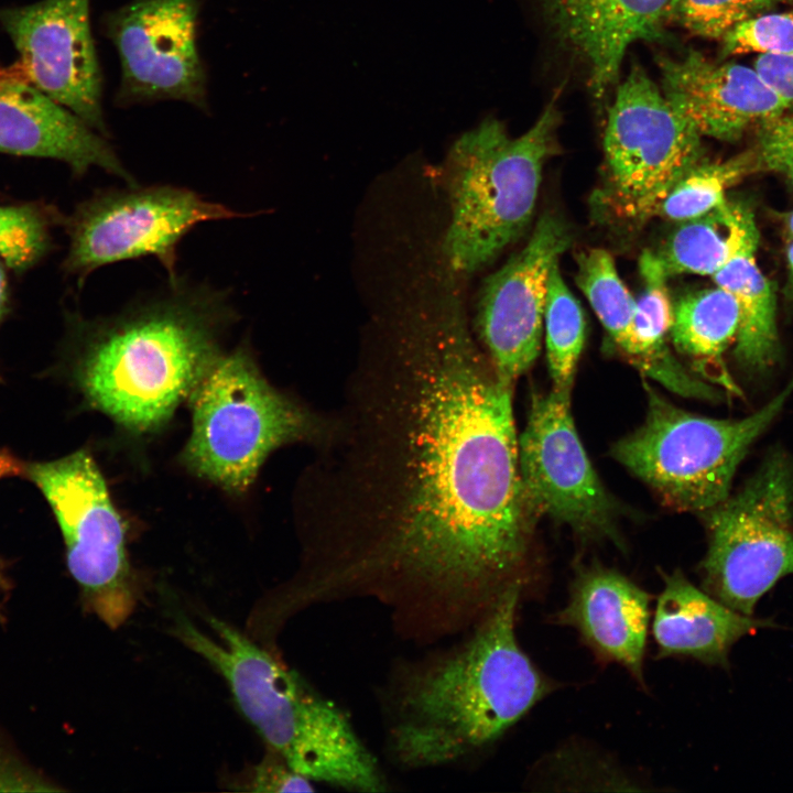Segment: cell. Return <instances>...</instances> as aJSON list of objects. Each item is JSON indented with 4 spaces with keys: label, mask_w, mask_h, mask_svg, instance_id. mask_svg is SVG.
I'll return each mask as SVG.
<instances>
[{
    "label": "cell",
    "mask_w": 793,
    "mask_h": 793,
    "mask_svg": "<svg viewBox=\"0 0 793 793\" xmlns=\"http://www.w3.org/2000/svg\"><path fill=\"white\" fill-rule=\"evenodd\" d=\"M793 0H673L670 21L691 33L720 41L738 23Z\"/></svg>",
    "instance_id": "29"
},
{
    "label": "cell",
    "mask_w": 793,
    "mask_h": 793,
    "mask_svg": "<svg viewBox=\"0 0 793 793\" xmlns=\"http://www.w3.org/2000/svg\"><path fill=\"white\" fill-rule=\"evenodd\" d=\"M721 57L793 51V11L764 12L738 23L721 40Z\"/></svg>",
    "instance_id": "30"
},
{
    "label": "cell",
    "mask_w": 793,
    "mask_h": 793,
    "mask_svg": "<svg viewBox=\"0 0 793 793\" xmlns=\"http://www.w3.org/2000/svg\"><path fill=\"white\" fill-rule=\"evenodd\" d=\"M189 400L192 430L183 450L196 476L236 495L253 485L278 448L323 437L327 415L273 387L246 345L221 352Z\"/></svg>",
    "instance_id": "6"
},
{
    "label": "cell",
    "mask_w": 793,
    "mask_h": 793,
    "mask_svg": "<svg viewBox=\"0 0 793 793\" xmlns=\"http://www.w3.org/2000/svg\"><path fill=\"white\" fill-rule=\"evenodd\" d=\"M753 68L783 99L787 110L793 111V51L759 55Z\"/></svg>",
    "instance_id": "34"
},
{
    "label": "cell",
    "mask_w": 793,
    "mask_h": 793,
    "mask_svg": "<svg viewBox=\"0 0 793 793\" xmlns=\"http://www.w3.org/2000/svg\"><path fill=\"white\" fill-rule=\"evenodd\" d=\"M705 591L751 616L779 579L793 575V463L772 450L736 493L703 512Z\"/></svg>",
    "instance_id": "8"
},
{
    "label": "cell",
    "mask_w": 793,
    "mask_h": 793,
    "mask_svg": "<svg viewBox=\"0 0 793 793\" xmlns=\"http://www.w3.org/2000/svg\"><path fill=\"white\" fill-rule=\"evenodd\" d=\"M24 469L55 515L84 607L110 629L119 628L134 611L141 590L124 520L98 465L82 449Z\"/></svg>",
    "instance_id": "9"
},
{
    "label": "cell",
    "mask_w": 793,
    "mask_h": 793,
    "mask_svg": "<svg viewBox=\"0 0 793 793\" xmlns=\"http://www.w3.org/2000/svg\"><path fill=\"white\" fill-rule=\"evenodd\" d=\"M650 600L627 576L591 565L577 572L568 602L555 615V622L573 627L601 661L623 666L643 684Z\"/></svg>",
    "instance_id": "19"
},
{
    "label": "cell",
    "mask_w": 793,
    "mask_h": 793,
    "mask_svg": "<svg viewBox=\"0 0 793 793\" xmlns=\"http://www.w3.org/2000/svg\"><path fill=\"white\" fill-rule=\"evenodd\" d=\"M569 390L534 393L518 437L519 470L536 518L547 515L585 539L617 543V504L594 469L571 410Z\"/></svg>",
    "instance_id": "12"
},
{
    "label": "cell",
    "mask_w": 793,
    "mask_h": 793,
    "mask_svg": "<svg viewBox=\"0 0 793 793\" xmlns=\"http://www.w3.org/2000/svg\"><path fill=\"white\" fill-rule=\"evenodd\" d=\"M206 620L216 639L183 615L175 616L173 633L224 677L268 749L312 782L363 793L389 789L340 707L230 623L214 616Z\"/></svg>",
    "instance_id": "4"
},
{
    "label": "cell",
    "mask_w": 793,
    "mask_h": 793,
    "mask_svg": "<svg viewBox=\"0 0 793 793\" xmlns=\"http://www.w3.org/2000/svg\"><path fill=\"white\" fill-rule=\"evenodd\" d=\"M9 309V289L2 261H0V325Z\"/></svg>",
    "instance_id": "36"
},
{
    "label": "cell",
    "mask_w": 793,
    "mask_h": 793,
    "mask_svg": "<svg viewBox=\"0 0 793 793\" xmlns=\"http://www.w3.org/2000/svg\"><path fill=\"white\" fill-rule=\"evenodd\" d=\"M652 631L658 658L685 656L725 665L731 647L768 621L742 615L694 586L681 571L662 573Z\"/></svg>",
    "instance_id": "21"
},
{
    "label": "cell",
    "mask_w": 793,
    "mask_h": 793,
    "mask_svg": "<svg viewBox=\"0 0 793 793\" xmlns=\"http://www.w3.org/2000/svg\"><path fill=\"white\" fill-rule=\"evenodd\" d=\"M786 259H787L789 268H790L792 280H793V238H790L787 247H786Z\"/></svg>",
    "instance_id": "37"
},
{
    "label": "cell",
    "mask_w": 793,
    "mask_h": 793,
    "mask_svg": "<svg viewBox=\"0 0 793 793\" xmlns=\"http://www.w3.org/2000/svg\"><path fill=\"white\" fill-rule=\"evenodd\" d=\"M0 153L57 160L78 176L99 167L135 184L107 137L40 90L19 63L0 66Z\"/></svg>",
    "instance_id": "17"
},
{
    "label": "cell",
    "mask_w": 793,
    "mask_h": 793,
    "mask_svg": "<svg viewBox=\"0 0 793 793\" xmlns=\"http://www.w3.org/2000/svg\"><path fill=\"white\" fill-rule=\"evenodd\" d=\"M544 326L552 388L572 391L586 324L583 309L565 283L558 263L548 278Z\"/></svg>",
    "instance_id": "27"
},
{
    "label": "cell",
    "mask_w": 793,
    "mask_h": 793,
    "mask_svg": "<svg viewBox=\"0 0 793 793\" xmlns=\"http://www.w3.org/2000/svg\"><path fill=\"white\" fill-rule=\"evenodd\" d=\"M24 466L7 450H0V479L22 474ZM10 579L7 575L6 564L0 558V595L10 590ZM4 619L0 605V622Z\"/></svg>",
    "instance_id": "35"
},
{
    "label": "cell",
    "mask_w": 793,
    "mask_h": 793,
    "mask_svg": "<svg viewBox=\"0 0 793 793\" xmlns=\"http://www.w3.org/2000/svg\"><path fill=\"white\" fill-rule=\"evenodd\" d=\"M700 133L633 64L618 86L604 138L607 197L617 211L642 219L703 162Z\"/></svg>",
    "instance_id": "11"
},
{
    "label": "cell",
    "mask_w": 793,
    "mask_h": 793,
    "mask_svg": "<svg viewBox=\"0 0 793 793\" xmlns=\"http://www.w3.org/2000/svg\"><path fill=\"white\" fill-rule=\"evenodd\" d=\"M739 308L724 289H704L681 297L673 307L670 338L688 359L692 371L704 381L741 398L724 354L735 344L739 329Z\"/></svg>",
    "instance_id": "22"
},
{
    "label": "cell",
    "mask_w": 793,
    "mask_h": 793,
    "mask_svg": "<svg viewBox=\"0 0 793 793\" xmlns=\"http://www.w3.org/2000/svg\"><path fill=\"white\" fill-rule=\"evenodd\" d=\"M756 143L762 172L783 176L793 188V111L786 110L756 126Z\"/></svg>",
    "instance_id": "31"
},
{
    "label": "cell",
    "mask_w": 793,
    "mask_h": 793,
    "mask_svg": "<svg viewBox=\"0 0 793 793\" xmlns=\"http://www.w3.org/2000/svg\"><path fill=\"white\" fill-rule=\"evenodd\" d=\"M521 589L509 587L457 643L392 669L380 703L387 750L399 767L465 761L554 689L517 639Z\"/></svg>",
    "instance_id": "2"
},
{
    "label": "cell",
    "mask_w": 793,
    "mask_h": 793,
    "mask_svg": "<svg viewBox=\"0 0 793 793\" xmlns=\"http://www.w3.org/2000/svg\"><path fill=\"white\" fill-rule=\"evenodd\" d=\"M784 225L790 238H793V211L784 216Z\"/></svg>",
    "instance_id": "38"
},
{
    "label": "cell",
    "mask_w": 793,
    "mask_h": 793,
    "mask_svg": "<svg viewBox=\"0 0 793 793\" xmlns=\"http://www.w3.org/2000/svg\"><path fill=\"white\" fill-rule=\"evenodd\" d=\"M640 272L644 291L636 300L634 336L640 352L637 370L681 397L719 401L720 390L689 372L671 352L667 337L674 305L666 287L669 276L653 252L641 256Z\"/></svg>",
    "instance_id": "23"
},
{
    "label": "cell",
    "mask_w": 793,
    "mask_h": 793,
    "mask_svg": "<svg viewBox=\"0 0 793 793\" xmlns=\"http://www.w3.org/2000/svg\"><path fill=\"white\" fill-rule=\"evenodd\" d=\"M762 172L753 148L719 162H700L669 191L655 214L684 221L723 205L726 193L745 177Z\"/></svg>",
    "instance_id": "25"
},
{
    "label": "cell",
    "mask_w": 793,
    "mask_h": 793,
    "mask_svg": "<svg viewBox=\"0 0 793 793\" xmlns=\"http://www.w3.org/2000/svg\"><path fill=\"white\" fill-rule=\"evenodd\" d=\"M644 388V422L617 441L611 455L669 507L703 513L730 495L738 465L793 394V377L762 408L736 420L687 412L645 381Z\"/></svg>",
    "instance_id": "7"
},
{
    "label": "cell",
    "mask_w": 793,
    "mask_h": 793,
    "mask_svg": "<svg viewBox=\"0 0 793 793\" xmlns=\"http://www.w3.org/2000/svg\"><path fill=\"white\" fill-rule=\"evenodd\" d=\"M346 380L314 445L303 561L284 586L303 608L376 599L403 639L472 628L522 583L533 513L519 470L512 388L458 308L403 327Z\"/></svg>",
    "instance_id": "1"
},
{
    "label": "cell",
    "mask_w": 793,
    "mask_h": 793,
    "mask_svg": "<svg viewBox=\"0 0 793 793\" xmlns=\"http://www.w3.org/2000/svg\"><path fill=\"white\" fill-rule=\"evenodd\" d=\"M662 91L702 137L735 141L751 127L787 110L752 67L713 62L689 50L656 58Z\"/></svg>",
    "instance_id": "16"
},
{
    "label": "cell",
    "mask_w": 793,
    "mask_h": 793,
    "mask_svg": "<svg viewBox=\"0 0 793 793\" xmlns=\"http://www.w3.org/2000/svg\"><path fill=\"white\" fill-rule=\"evenodd\" d=\"M59 790L55 782L34 768L0 731V792Z\"/></svg>",
    "instance_id": "32"
},
{
    "label": "cell",
    "mask_w": 793,
    "mask_h": 793,
    "mask_svg": "<svg viewBox=\"0 0 793 793\" xmlns=\"http://www.w3.org/2000/svg\"><path fill=\"white\" fill-rule=\"evenodd\" d=\"M728 207L730 248L726 261L711 278L735 298L739 308L734 344L738 365L749 374H764L780 354L775 293L756 260L759 237L751 209L732 200H728Z\"/></svg>",
    "instance_id": "20"
},
{
    "label": "cell",
    "mask_w": 793,
    "mask_h": 793,
    "mask_svg": "<svg viewBox=\"0 0 793 793\" xmlns=\"http://www.w3.org/2000/svg\"><path fill=\"white\" fill-rule=\"evenodd\" d=\"M571 238L560 217L543 214L524 247L484 284L478 334L497 374L510 385L540 354L550 273Z\"/></svg>",
    "instance_id": "15"
},
{
    "label": "cell",
    "mask_w": 793,
    "mask_h": 793,
    "mask_svg": "<svg viewBox=\"0 0 793 793\" xmlns=\"http://www.w3.org/2000/svg\"><path fill=\"white\" fill-rule=\"evenodd\" d=\"M245 791L283 793L313 792L312 781L294 771L283 758L268 749L265 757L249 772Z\"/></svg>",
    "instance_id": "33"
},
{
    "label": "cell",
    "mask_w": 793,
    "mask_h": 793,
    "mask_svg": "<svg viewBox=\"0 0 793 793\" xmlns=\"http://www.w3.org/2000/svg\"><path fill=\"white\" fill-rule=\"evenodd\" d=\"M0 25L28 78L105 137L102 76L90 24V0H41L0 8Z\"/></svg>",
    "instance_id": "14"
},
{
    "label": "cell",
    "mask_w": 793,
    "mask_h": 793,
    "mask_svg": "<svg viewBox=\"0 0 793 793\" xmlns=\"http://www.w3.org/2000/svg\"><path fill=\"white\" fill-rule=\"evenodd\" d=\"M730 248L728 199L711 211L681 221L654 253L667 276L692 273L713 276Z\"/></svg>",
    "instance_id": "26"
},
{
    "label": "cell",
    "mask_w": 793,
    "mask_h": 793,
    "mask_svg": "<svg viewBox=\"0 0 793 793\" xmlns=\"http://www.w3.org/2000/svg\"><path fill=\"white\" fill-rule=\"evenodd\" d=\"M198 0H131L102 18L120 62L115 104L174 100L208 109L197 45Z\"/></svg>",
    "instance_id": "13"
},
{
    "label": "cell",
    "mask_w": 793,
    "mask_h": 793,
    "mask_svg": "<svg viewBox=\"0 0 793 793\" xmlns=\"http://www.w3.org/2000/svg\"><path fill=\"white\" fill-rule=\"evenodd\" d=\"M51 220L35 205L0 206V260L17 272L32 268L50 249Z\"/></svg>",
    "instance_id": "28"
},
{
    "label": "cell",
    "mask_w": 793,
    "mask_h": 793,
    "mask_svg": "<svg viewBox=\"0 0 793 793\" xmlns=\"http://www.w3.org/2000/svg\"><path fill=\"white\" fill-rule=\"evenodd\" d=\"M673 0H541L557 40L585 65L601 98L618 79L628 48L654 41L670 22Z\"/></svg>",
    "instance_id": "18"
},
{
    "label": "cell",
    "mask_w": 793,
    "mask_h": 793,
    "mask_svg": "<svg viewBox=\"0 0 793 793\" xmlns=\"http://www.w3.org/2000/svg\"><path fill=\"white\" fill-rule=\"evenodd\" d=\"M233 308L227 292L178 278L113 315L69 316L85 400L131 433L157 431L221 354Z\"/></svg>",
    "instance_id": "3"
},
{
    "label": "cell",
    "mask_w": 793,
    "mask_h": 793,
    "mask_svg": "<svg viewBox=\"0 0 793 793\" xmlns=\"http://www.w3.org/2000/svg\"><path fill=\"white\" fill-rule=\"evenodd\" d=\"M560 123L553 98L520 137H510L500 121L488 118L455 141L448 157L452 216L444 240L454 271L482 269L524 232L543 166L557 150Z\"/></svg>",
    "instance_id": "5"
},
{
    "label": "cell",
    "mask_w": 793,
    "mask_h": 793,
    "mask_svg": "<svg viewBox=\"0 0 793 793\" xmlns=\"http://www.w3.org/2000/svg\"><path fill=\"white\" fill-rule=\"evenodd\" d=\"M576 282L626 358L638 368L640 352L634 336L636 300L621 280L612 256L593 248L577 257Z\"/></svg>",
    "instance_id": "24"
},
{
    "label": "cell",
    "mask_w": 793,
    "mask_h": 793,
    "mask_svg": "<svg viewBox=\"0 0 793 793\" xmlns=\"http://www.w3.org/2000/svg\"><path fill=\"white\" fill-rule=\"evenodd\" d=\"M248 216L186 187L104 189L78 204L66 220L64 269L83 282L104 265L153 257L173 282L178 279V245L194 227Z\"/></svg>",
    "instance_id": "10"
}]
</instances>
